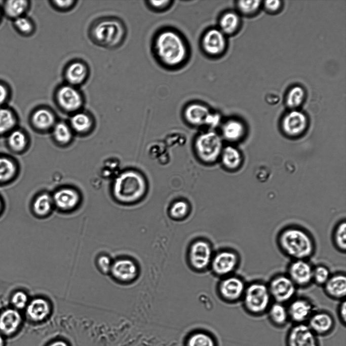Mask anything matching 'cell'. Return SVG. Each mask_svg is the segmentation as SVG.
Listing matches in <instances>:
<instances>
[{"mask_svg": "<svg viewBox=\"0 0 346 346\" xmlns=\"http://www.w3.org/2000/svg\"><path fill=\"white\" fill-rule=\"evenodd\" d=\"M279 249L293 260H309L316 251V243L309 231L302 227L290 225L283 228L277 236Z\"/></svg>", "mask_w": 346, "mask_h": 346, "instance_id": "obj_1", "label": "cell"}, {"mask_svg": "<svg viewBox=\"0 0 346 346\" xmlns=\"http://www.w3.org/2000/svg\"><path fill=\"white\" fill-rule=\"evenodd\" d=\"M155 50L160 60L169 66L181 64L187 56L186 46L182 37L170 30L159 34L156 40Z\"/></svg>", "mask_w": 346, "mask_h": 346, "instance_id": "obj_2", "label": "cell"}, {"mask_svg": "<svg viewBox=\"0 0 346 346\" xmlns=\"http://www.w3.org/2000/svg\"><path fill=\"white\" fill-rule=\"evenodd\" d=\"M146 184L143 176L136 172L129 171L120 174L115 180L113 194L120 202L132 203L145 194Z\"/></svg>", "mask_w": 346, "mask_h": 346, "instance_id": "obj_3", "label": "cell"}, {"mask_svg": "<svg viewBox=\"0 0 346 346\" xmlns=\"http://www.w3.org/2000/svg\"><path fill=\"white\" fill-rule=\"evenodd\" d=\"M241 300L245 311L254 316L266 313L273 302L267 284L260 281L247 284Z\"/></svg>", "mask_w": 346, "mask_h": 346, "instance_id": "obj_4", "label": "cell"}, {"mask_svg": "<svg viewBox=\"0 0 346 346\" xmlns=\"http://www.w3.org/2000/svg\"><path fill=\"white\" fill-rule=\"evenodd\" d=\"M124 34V29L122 24L113 19L98 22L92 30L94 40L102 46H111L119 43Z\"/></svg>", "mask_w": 346, "mask_h": 346, "instance_id": "obj_5", "label": "cell"}, {"mask_svg": "<svg viewBox=\"0 0 346 346\" xmlns=\"http://www.w3.org/2000/svg\"><path fill=\"white\" fill-rule=\"evenodd\" d=\"M195 149L199 158L205 163H212L221 155L222 141L215 132H208L200 135L195 142Z\"/></svg>", "mask_w": 346, "mask_h": 346, "instance_id": "obj_6", "label": "cell"}, {"mask_svg": "<svg viewBox=\"0 0 346 346\" xmlns=\"http://www.w3.org/2000/svg\"><path fill=\"white\" fill-rule=\"evenodd\" d=\"M267 285L274 302L285 304L295 297L297 287L286 274L274 275Z\"/></svg>", "mask_w": 346, "mask_h": 346, "instance_id": "obj_7", "label": "cell"}, {"mask_svg": "<svg viewBox=\"0 0 346 346\" xmlns=\"http://www.w3.org/2000/svg\"><path fill=\"white\" fill-rule=\"evenodd\" d=\"M109 275L118 283L129 284L137 278L138 275V267L132 259L121 256L113 259Z\"/></svg>", "mask_w": 346, "mask_h": 346, "instance_id": "obj_8", "label": "cell"}, {"mask_svg": "<svg viewBox=\"0 0 346 346\" xmlns=\"http://www.w3.org/2000/svg\"><path fill=\"white\" fill-rule=\"evenodd\" d=\"M240 261V256L236 251L226 249L213 256L210 265L216 275L225 277L236 270Z\"/></svg>", "mask_w": 346, "mask_h": 346, "instance_id": "obj_9", "label": "cell"}, {"mask_svg": "<svg viewBox=\"0 0 346 346\" xmlns=\"http://www.w3.org/2000/svg\"><path fill=\"white\" fill-rule=\"evenodd\" d=\"M313 268L308 260H293L287 266L286 274L297 288H305L313 283Z\"/></svg>", "mask_w": 346, "mask_h": 346, "instance_id": "obj_10", "label": "cell"}, {"mask_svg": "<svg viewBox=\"0 0 346 346\" xmlns=\"http://www.w3.org/2000/svg\"><path fill=\"white\" fill-rule=\"evenodd\" d=\"M213 256L211 245L206 241L197 240L189 247V262L192 267L197 271H202L208 267Z\"/></svg>", "mask_w": 346, "mask_h": 346, "instance_id": "obj_11", "label": "cell"}, {"mask_svg": "<svg viewBox=\"0 0 346 346\" xmlns=\"http://www.w3.org/2000/svg\"><path fill=\"white\" fill-rule=\"evenodd\" d=\"M58 105L68 112L76 111L83 104V97L75 87L67 84L60 87L55 94Z\"/></svg>", "mask_w": 346, "mask_h": 346, "instance_id": "obj_12", "label": "cell"}, {"mask_svg": "<svg viewBox=\"0 0 346 346\" xmlns=\"http://www.w3.org/2000/svg\"><path fill=\"white\" fill-rule=\"evenodd\" d=\"M246 285L241 277L229 275L221 281L219 285V292L224 300L236 302L242 299Z\"/></svg>", "mask_w": 346, "mask_h": 346, "instance_id": "obj_13", "label": "cell"}, {"mask_svg": "<svg viewBox=\"0 0 346 346\" xmlns=\"http://www.w3.org/2000/svg\"><path fill=\"white\" fill-rule=\"evenodd\" d=\"M287 346H319L317 335L307 324H294L286 337Z\"/></svg>", "mask_w": 346, "mask_h": 346, "instance_id": "obj_14", "label": "cell"}, {"mask_svg": "<svg viewBox=\"0 0 346 346\" xmlns=\"http://www.w3.org/2000/svg\"><path fill=\"white\" fill-rule=\"evenodd\" d=\"M287 308L289 319L294 324L305 323L315 311L313 302L303 297L294 298Z\"/></svg>", "mask_w": 346, "mask_h": 346, "instance_id": "obj_15", "label": "cell"}, {"mask_svg": "<svg viewBox=\"0 0 346 346\" xmlns=\"http://www.w3.org/2000/svg\"><path fill=\"white\" fill-rule=\"evenodd\" d=\"M308 124L305 114L297 109H292L287 113L282 121V129L284 133L290 137L301 135Z\"/></svg>", "mask_w": 346, "mask_h": 346, "instance_id": "obj_16", "label": "cell"}, {"mask_svg": "<svg viewBox=\"0 0 346 346\" xmlns=\"http://www.w3.org/2000/svg\"><path fill=\"white\" fill-rule=\"evenodd\" d=\"M52 310L50 300L46 297L38 296L29 301L26 307V315L30 321L39 322L46 319Z\"/></svg>", "mask_w": 346, "mask_h": 346, "instance_id": "obj_17", "label": "cell"}, {"mask_svg": "<svg viewBox=\"0 0 346 346\" xmlns=\"http://www.w3.org/2000/svg\"><path fill=\"white\" fill-rule=\"evenodd\" d=\"M226 43L225 35L218 29H211L207 31L202 41L204 51L212 56H217L223 52Z\"/></svg>", "mask_w": 346, "mask_h": 346, "instance_id": "obj_18", "label": "cell"}, {"mask_svg": "<svg viewBox=\"0 0 346 346\" xmlns=\"http://www.w3.org/2000/svg\"><path fill=\"white\" fill-rule=\"evenodd\" d=\"M307 322L308 326L317 336L326 335L334 326L333 317L325 311H315Z\"/></svg>", "mask_w": 346, "mask_h": 346, "instance_id": "obj_19", "label": "cell"}, {"mask_svg": "<svg viewBox=\"0 0 346 346\" xmlns=\"http://www.w3.org/2000/svg\"><path fill=\"white\" fill-rule=\"evenodd\" d=\"M323 288L325 293L329 298L340 301L345 299L346 295L345 274L341 272L331 274Z\"/></svg>", "mask_w": 346, "mask_h": 346, "instance_id": "obj_20", "label": "cell"}, {"mask_svg": "<svg viewBox=\"0 0 346 346\" xmlns=\"http://www.w3.org/2000/svg\"><path fill=\"white\" fill-rule=\"evenodd\" d=\"M22 317L15 309H8L0 314V332L5 336L15 334L22 323Z\"/></svg>", "mask_w": 346, "mask_h": 346, "instance_id": "obj_21", "label": "cell"}, {"mask_svg": "<svg viewBox=\"0 0 346 346\" xmlns=\"http://www.w3.org/2000/svg\"><path fill=\"white\" fill-rule=\"evenodd\" d=\"M52 199L54 204L63 211L73 209L76 206L80 200L77 192L70 188H63L57 191Z\"/></svg>", "mask_w": 346, "mask_h": 346, "instance_id": "obj_22", "label": "cell"}, {"mask_svg": "<svg viewBox=\"0 0 346 346\" xmlns=\"http://www.w3.org/2000/svg\"><path fill=\"white\" fill-rule=\"evenodd\" d=\"M87 65L81 61H74L66 67L64 77L68 85L75 87L83 84L88 75Z\"/></svg>", "mask_w": 346, "mask_h": 346, "instance_id": "obj_23", "label": "cell"}, {"mask_svg": "<svg viewBox=\"0 0 346 346\" xmlns=\"http://www.w3.org/2000/svg\"><path fill=\"white\" fill-rule=\"evenodd\" d=\"M18 173L19 167L16 162L10 157L0 155V185L12 182Z\"/></svg>", "mask_w": 346, "mask_h": 346, "instance_id": "obj_24", "label": "cell"}, {"mask_svg": "<svg viewBox=\"0 0 346 346\" xmlns=\"http://www.w3.org/2000/svg\"><path fill=\"white\" fill-rule=\"evenodd\" d=\"M210 111L206 106L193 103L187 106L184 110V117L190 124L195 126L205 124Z\"/></svg>", "mask_w": 346, "mask_h": 346, "instance_id": "obj_25", "label": "cell"}, {"mask_svg": "<svg viewBox=\"0 0 346 346\" xmlns=\"http://www.w3.org/2000/svg\"><path fill=\"white\" fill-rule=\"evenodd\" d=\"M266 313L270 321L277 327L285 326L289 320L287 306L285 304L272 302Z\"/></svg>", "mask_w": 346, "mask_h": 346, "instance_id": "obj_26", "label": "cell"}, {"mask_svg": "<svg viewBox=\"0 0 346 346\" xmlns=\"http://www.w3.org/2000/svg\"><path fill=\"white\" fill-rule=\"evenodd\" d=\"M222 132L225 139L235 142L243 138L245 134V128L244 124L239 120L232 119L223 125Z\"/></svg>", "mask_w": 346, "mask_h": 346, "instance_id": "obj_27", "label": "cell"}, {"mask_svg": "<svg viewBox=\"0 0 346 346\" xmlns=\"http://www.w3.org/2000/svg\"><path fill=\"white\" fill-rule=\"evenodd\" d=\"M7 144L13 152L20 153L27 145L28 139L26 134L20 129L15 128L7 136Z\"/></svg>", "mask_w": 346, "mask_h": 346, "instance_id": "obj_28", "label": "cell"}, {"mask_svg": "<svg viewBox=\"0 0 346 346\" xmlns=\"http://www.w3.org/2000/svg\"><path fill=\"white\" fill-rule=\"evenodd\" d=\"M33 125L40 130H47L53 126L55 123V117L48 109L41 108L36 110L31 117Z\"/></svg>", "mask_w": 346, "mask_h": 346, "instance_id": "obj_29", "label": "cell"}, {"mask_svg": "<svg viewBox=\"0 0 346 346\" xmlns=\"http://www.w3.org/2000/svg\"><path fill=\"white\" fill-rule=\"evenodd\" d=\"M17 119L12 110L0 107V136H7L17 128Z\"/></svg>", "mask_w": 346, "mask_h": 346, "instance_id": "obj_30", "label": "cell"}, {"mask_svg": "<svg viewBox=\"0 0 346 346\" xmlns=\"http://www.w3.org/2000/svg\"><path fill=\"white\" fill-rule=\"evenodd\" d=\"M221 156L223 165L229 170L236 169L241 164V154L233 146H228L225 147L222 150Z\"/></svg>", "mask_w": 346, "mask_h": 346, "instance_id": "obj_31", "label": "cell"}, {"mask_svg": "<svg viewBox=\"0 0 346 346\" xmlns=\"http://www.w3.org/2000/svg\"><path fill=\"white\" fill-rule=\"evenodd\" d=\"M53 204V199L51 196L47 194H43L34 200L32 210L37 216L45 217L50 213Z\"/></svg>", "mask_w": 346, "mask_h": 346, "instance_id": "obj_32", "label": "cell"}, {"mask_svg": "<svg viewBox=\"0 0 346 346\" xmlns=\"http://www.w3.org/2000/svg\"><path fill=\"white\" fill-rule=\"evenodd\" d=\"M240 25L239 16L233 12L224 13L219 20V30L225 35L232 34L237 31Z\"/></svg>", "mask_w": 346, "mask_h": 346, "instance_id": "obj_33", "label": "cell"}, {"mask_svg": "<svg viewBox=\"0 0 346 346\" xmlns=\"http://www.w3.org/2000/svg\"><path fill=\"white\" fill-rule=\"evenodd\" d=\"M332 239L335 247L340 252L345 253L346 250V222L341 220L334 227Z\"/></svg>", "mask_w": 346, "mask_h": 346, "instance_id": "obj_34", "label": "cell"}, {"mask_svg": "<svg viewBox=\"0 0 346 346\" xmlns=\"http://www.w3.org/2000/svg\"><path fill=\"white\" fill-rule=\"evenodd\" d=\"M28 7L26 1H8L4 5V11L8 16L15 19L22 16Z\"/></svg>", "mask_w": 346, "mask_h": 346, "instance_id": "obj_35", "label": "cell"}, {"mask_svg": "<svg viewBox=\"0 0 346 346\" xmlns=\"http://www.w3.org/2000/svg\"><path fill=\"white\" fill-rule=\"evenodd\" d=\"M305 95L304 90L301 87H293L289 90L286 96L287 105L292 109H296V108L302 103Z\"/></svg>", "mask_w": 346, "mask_h": 346, "instance_id": "obj_36", "label": "cell"}, {"mask_svg": "<svg viewBox=\"0 0 346 346\" xmlns=\"http://www.w3.org/2000/svg\"><path fill=\"white\" fill-rule=\"evenodd\" d=\"M72 128L78 132H85L91 127L92 121L89 116L84 112H77L70 120Z\"/></svg>", "mask_w": 346, "mask_h": 346, "instance_id": "obj_37", "label": "cell"}, {"mask_svg": "<svg viewBox=\"0 0 346 346\" xmlns=\"http://www.w3.org/2000/svg\"><path fill=\"white\" fill-rule=\"evenodd\" d=\"M331 275L329 268L324 264L313 266V283L319 286H323Z\"/></svg>", "mask_w": 346, "mask_h": 346, "instance_id": "obj_38", "label": "cell"}, {"mask_svg": "<svg viewBox=\"0 0 346 346\" xmlns=\"http://www.w3.org/2000/svg\"><path fill=\"white\" fill-rule=\"evenodd\" d=\"M53 134L56 140L61 143L68 142L71 138V132L69 127L63 122L54 126Z\"/></svg>", "mask_w": 346, "mask_h": 346, "instance_id": "obj_39", "label": "cell"}, {"mask_svg": "<svg viewBox=\"0 0 346 346\" xmlns=\"http://www.w3.org/2000/svg\"><path fill=\"white\" fill-rule=\"evenodd\" d=\"M113 259L108 254L101 253L96 258L95 263L99 271L104 275L109 274Z\"/></svg>", "mask_w": 346, "mask_h": 346, "instance_id": "obj_40", "label": "cell"}, {"mask_svg": "<svg viewBox=\"0 0 346 346\" xmlns=\"http://www.w3.org/2000/svg\"><path fill=\"white\" fill-rule=\"evenodd\" d=\"M189 207L186 202L178 201L175 202L170 209V214L175 219H180L184 217L188 212Z\"/></svg>", "mask_w": 346, "mask_h": 346, "instance_id": "obj_41", "label": "cell"}, {"mask_svg": "<svg viewBox=\"0 0 346 346\" xmlns=\"http://www.w3.org/2000/svg\"><path fill=\"white\" fill-rule=\"evenodd\" d=\"M260 3V1H239L238 2L237 7L242 13L250 15L258 11Z\"/></svg>", "mask_w": 346, "mask_h": 346, "instance_id": "obj_42", "label": "cell"}, {"mask_svg": "<svg viewBox=\"0 0 346 346\" xmlns=\"http://www.w3.org/2000/svg\"><path fill=\"white\" fill-rule=\"evenodd\" d=\"M188 346H214L212 338L208 335L198 333L193 335L188 340Z\"/></svg>", "mask_w": 346, "mask_h": 346, "instance_id": "obj_43", "label": "cell"}, {"mask_svg": "<svg viewBox=\"0 0 346 346\" xmlns=\"http://www.w3.org/2000/svg\"><path fill=\"white\" fill-rule=\"evenodd\" d=\"M14 24L16 28L24 34H29L34 29L32 21L23 16L15 19Z\"/></svg>", "mask_w": 346, "mask_h": 346, "instance_id": "obj_44", "label": "cell"}, {"mask_svg": "<svg viewBox=\"0 0 346 346\" xmlns=\"http://www.w3.org/2000/svg\"><path fill=\"white\" fill-rule=\"evenodd\" d=\"M11 301L16 309H23L29 302L28 297L24 292L19 291L13 295Z\"/></svg>", "mask_w": 346, "mask_h": 346, "instance_id": "obj_45", "label": "cell"}, {"mask_svg": "<svg viewBox=\"0 0 346 346\" xmlns=\"http://www.w3.org/2000/svg\"><path fill=\"white\" fill-rule=\"evenodd\" d=\"M75 1H54L52 3L54 7L58 10L64 11L71 8Z\"/></svg>", "mask_w": 346, "mask_h": 346, "instance_id": "obj_46", "label": "cell"}, {"mask_svg": "<svg viewBox=\"0 0 346 346\" xmlns=\"http://www.w3.org/2000/svg\"><path fill=\"white\" fill-rule=\"evenodd\" d=\"M265 9L269 12H277L281 9V2L278 0L266 1L264 4Z\"/></svg>", "mask_w": 346, "mask_h": 346, "instance_id": "obj_47", "label": "cell"}, {"mask_svg": "<svg viewBox=\"0 0 346 346\" xmlns=\"http://www.w3.org/2000/svg\"><path fill=\"white\" fill-rule=\"evenodd\" d=\"M338 314L340 321L345 326L346 324V302L345 299L340 301L338 306Z\"/></svg>", "mask_w": 346, "mask_h": 346, "instance_id": "obj_48", "label": "cell"}, {"mask_svg": "<svg viewBox=\"0 0 346 346\" xmlns=\"http://www.w3.org/2000/svg\"><path fill=\"white\" fill-rule=\"evenodd\" d=\"M170 1H150V6L157 10H163L168 7L171 3Z\"/></svg>", "mask_w": 346, "mask_h": 346, "instance_id": "obj_49", "label": "cell"}, {"mask_svg": "<svg viewBox=\"0 0 346 346\" xmlns=\"http://www.w3.org/2000/svg\"><path fill=\"white\" fill-rule=\"evenodd\" d=\"M220 120V118L219 114L210 112L206 120L205 124L215 127L218 124Z\"/></svg>", "mask_w": 346, "mask_h": 346, "instance_id": "obj_50", "label": "cell"}, {"mask_svg": "<svg viewBox=\"0 0 346 346\" xmlns=\"http://www.w3.org/2000/svg\"><path fill=\"white\" fill-rule=\"evenodd\" d=\"M8 91L7 87L0 84V106L4 103L8 98Z\"/></svg>", "mask_w": 346, "mask_h": 346, "instance_id": "obj_51", "label": "cell"}, {"mask_svg": "<svg viewBox=\"0 0 346 346\" xmlns=\"http://www.w3.org/2000/svg\"><path fill=\"white\" fill-rule=\"evenodd\" d=\"M49 346H68L66 342L62 340H57L52 342Z\"/></svg>", "mask_w": 346, "mask_h": 346, "instance_id": "obj_52", "label": "cell"}, {"mask_svg": "<svg viewBox=\"0 0 346 346\" xmlns=\"http://www.w3.org/2000/svg\"><path fill=\"white\" fill-rule=\"evenodd\" d=\"M5 336L0 332V346H5Z\"/></svg>", "mask_w": 346, "mask_h": 346, "instance_id": "obj_53", "label": "cell"}, {"mask_svg": "<svg viewBox=\"0 0 346 346\" xmlns=\"http://www.w3.org/2000/svg\"><path fill=\"white\" fill-rule=\"evenodd\" d=\"M3 207V202L2 199L0 197V212L2 210Z\"/></svg>", "mask_w": 346, "mask_h": 346, "instance_id": "obj_54", "label": "cell"}]
</instances>
